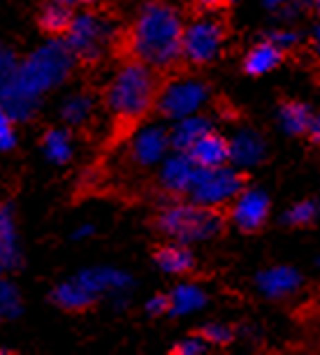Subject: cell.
Masks as SVG:
<instances>
[{
    "label": "cell",
    "mask_w": 320,
    "mask_h": 355,
    "mask_svg": "<svg viewBox=\"0 0 320 355\" xmlns=\"http://www.w3.org/2000/svg\"><path fill=\"white\" fill-rule=\"evenodd\" d=\"M313 49L320 53V26L316 28V33H313Z\"/></svg>",
    "instance_id": "36"
},
{
    "label": "cell",
    "mask_w": 320,
    "mask_h": 355,
    "mask_svg": "<svg viewBox=\"0 0 320 355\" xmlns=\"http://www.w3.org/2000/svg\"><path fill=\"white\" fill-rule=\"evenodd\" d=\"M209 96V89L202 82H172L160 91L156 110L168 119H184L190 116L199 105Z\"/></svg>",
    "instance_id": "7"
},
{
    "label": "cell",
    "mask_w": 320,
    "mask_h": 355,
    "mask_svg": "<svg viewBox=\"0 0 320 355\" xmlns=\"http://www.w3.org/2000/svg\"><path fill=\"white\" fill-rule=\"evenodd\" d=\"M246 186V174L230 167H202L190 196L197 205L221 207L232 198H239Z\"/></svg>",
    "instance_id": "6"
},
{
    "label": "cell",
    "mask_w": 320,
    "mask_h": 355,
    "mask_svg": "<svg viewBox=\"0 0 320 355\" xmlns=\"http://www.w3.org/2000/svg\"><path fill=\"white\" fill-rule=\"evenodd\" d=\"M199 172H202V167L195 163V158H193L190 153L177 151V156L170 158L168 163H165L163 172H160V186H163V191L170 193L172 198L186 196V193L193 191Z\"/></svg>",
    "instance_id": "9"
},
{
    "label": "cell",
    "mask_w": 320,
    "mask_h": 355,
    "mask_svg": "<svg viewBox=\"0 0 320 355\" xmlns=\"http://www.w3.org/2000/svg\"><path fill=\"white\" fill-rule=\"evenodd\" d=\"M15 121L8 116V114H3L0 116V146H3V151H10L12 146H15Z\"/></svg>",
    "instance_id": "30"
},
{
    "label": "cell",
    "mask_w": 320,
    "mask_h": 355,
    "mask_svg": "<svg viewBox=\"0 0 320 355\" xmlns=\"http://www.w3.org/2000/svg\"><path fill=\"white\" fill-rule=\"evenodd\" d=\"M267 211H269V200L263 191H244L242 196L235 198L232 218L242 232H256L263 227Z\"/></svg>",
    "instance_id": "11"
},
{
    "label": "cell",
    "mask_w": 320,
    "mask_h": 355,
    "mask_svg": "<svg viewBox=\"0 0 320 355\" xmlns=\"http://www.w3.org/2000/svg\"><path fill=\"white\" fill-rule=\"evenodd\" d=\"M278 121L288 135H306L313 125V114L304 103L297 100H285L278 107Z\"/></svg>",
    "instance_id": "17"
},
{
    "label": "cell",
    "mask_w": 320,
    "mask_h": 355,
    "mask_svg": "<svg viewBox=\"0 0 320 355\" xmlns=\"http://www.w3.org/2000/svg\"><path fill=\"white\" fill-rule=\"evenodd\" d=\"M153 258H156L158 267H163L165 272L170 274H186L193 270V256L190 251L186 249L184 244H165L160 246V249L153 253Z\"/></svg>",
    "instance_id": "20"
},
{
    "label": "cell",
    "mask_w": 320,
    "mask_h": 355,
    "mask_svg": "<svg viewBox=\"0 0 320 355\" xmlns=\"http://www.w3.org/2000/svg\"><path fill=\"white\" fill-rule=\"evenodd\" d=\"M158 77L149 65L130 61L125 63L107 91V107L114 116L116 137L128 135L158 105Z\"/></svg>",
    "instance_id": "3"
},
{
    "label": "cell",
    "mask_w": 320,
    "mask_h": 355,
    "mask_svg": "<svg viewBox=\"0 0 320 355\" xmlns=\"http://www.w3.org/2000/svg\"><path fill=\"white\" fill-rule=\"evenodd\" d=\"M204 351H206V341L199 337V334H195V337H190V339L179 341V344L172 348V353L175 355H202Z\"/></svg>",
    "instance_id": "29"
},
{
    "label": "cell",
    "mask_w": 320,
    "mask_h": 355,
    "mask_svg": "<svg viewBox=\"0 0 320 355\" xmlns=\"http://www.w3.org/2000/svg\"><path fill=\"white\" fill-rule=\"evenodd\" d=\"M172 146V137L165 128H146L132 139L128 158L135 167H149L153 163H158Z\"/></svg>",
    "instance_id": "10"
},
{
    "label": "cell",
    "mask_w": 320,
    "mask_h": 355,
    "mask_svg": "<svg viewBox=\"0 0 320 355\" xmlns=\"http://www.w3.org/2000/svg\"><path fill=\"white\" fill-rule=\"evenodd\" d=\"M318 216V205L313 200H306V202H297L292 209L283 216L285 225H309L313 223Z\"/></svg>",
    "instance_id": "26"
},
{
    "label": "cell",
    "mask_w": 320,
    "mask_h": 355,
    "mask_svg": "<svg viewBox=\"0 0 320 355\" xmlns=\"http://www.w3.org/2000/svg\"><path fill=\"white\" fill-rule=\"evenodd\" d=\"M211 130V123L204 116H184L177 123V128L170 132L172 137V149L188 153L199 137H204Z\"/></svg>",
    "instance_id": "16"
},
{
    "label": "cell",
    "mask_w": 320,
    "mask_h": 355,
    "mask_svg": "<svg viewBox=\"0 0 320 355\" xmlns=\"http://www.w3.org/2000/svg\"><path fill=\"white\" fill-rule=\"evenodd\" d=\"M225 218L218 207L209 205H170L158 214L156 227L177 242H197L221 234Z\"/></svg>",
    "instance_id": "4"
},
{
    "label": "cell",
    "mask_w": 320,
    "mask_h": 355,
    "mask_svg": "<svg viewBox=\"0 0 320 355\" xmlns=\"http://www.w3.org/2000/svg\"><path fill=\"white\" fill-rule=\"evenodd\" d=\"M79 279H82L93 293L107 291V288H121L130 284L128 277H123V274H118V272H112V270H89Z\"/></svg>",
    "instance_id": "25"
},
{
    "label": "cell",
    "mask_w": 320,
    "mask_h": 355,
    "mask_svg": "<svg viewBox=\"0 0 320 355\" xmlns=\"http://www.w3.org/2000/svg\"><path fill=\"white\" fill-rule=\"evenodd\" d=\"M96 300H98V293H93L82 279L61 284L51 293V302L58 304L65 311H86L96 304Z\"/></svg>",
    "instance_id": "13"
},
{
    "label": "cell",
    "mask_w": 320,
    "mask_h": 355,
    "mask_svg": "<svg viewBox=\"0 0 320 355\" xmlns=\"http://www.w3.org/2000/svg\"><path fill=\"white\" fill-rule=\"evenodd\" d=\"M170 309H172L170 295H156V297L146 304V311H149L151 316H163V313H170Z\"/></svg>",
    "instance_id": "31"
},
{
    "label": "cell",
    "mask_w": 320,
    "mask_h": 355,
    "mask_svg": "<svg viewBox=\"0 0 320 355\" xmlns=\"http://www.w3.org/2000/svg\"><path fill=\"white\" fill-rule=\"evenodd\" d=\"M65 42H68L77 61H82L84 65H91L100 61L107 44L114 46L116 31L109 19L93 15V12H86V15L75 17L70 33L65 35Z\"/></svg>",
    "instance_id": "5"
},
{
    "label": "cell",
    "mask_w": 320,
    "mask_h": 355,
    "mask_svg": "<svg viewBox=\"0 0 320 355\" xmlns=\"http://www.w3.org/2000/svg\"><path fill=\"white\" fill-rule=\"evenodd\" d=\"M72 21H75V17H72L70 12V5L65 3H49L44 5L42 12H39V28H42L46 35H53V37H65L72 28Z\"/></svg>",
    "instance_id": "18"
},
{
    "label": "cell",
    "mask_w": 320,
    "mask_h": 355,
    "mask_svg": "<svg viewBox=\"0 0 320 355\" xmlns=\"http://www.w3.org/2000/svg\"><path fill=\"white\" fill-rule=\"evenodd\" d=\"M75 53L65 40H51L19 63L15 75L3 79V114L12 121H28L37 112L39 96L70 75Z\"/></svg>",
    "instance_id": "2"
},
{
    "label": "cell",
    "mask_w": 320,
    "mask_h": 355,
    "mask_svg": "<svg viewBox=\"0 0 320 355\" xmlns=\"http://www.w3.org/2000/svg\"><path fill=\"white\" fill-rule=\"evenodd\" d=\"M65 5H86V3H93V0H61Z\"/></svg>",
    "instance_id": "37"
},
{
    "label": "cell",
    "mask_w": 320,
    "mask_h": 355,
    "mask_svg": "<svg viewBox=\"0 0 320 355\" xmlns=\"http://www.w3.org/2000/svg\"><path fill=\"white\" fill-rule=\"evenodd\" d=\"M292 0H265V5L269 10H288V5Z\"/></svg>",
    "instance_id": "35"
},
{
    "label": "cell",
    "mask_w": 320,
    "mask_h": 355,
    "mask_svg": "<svg viewBox=\"0 0 320 355\" xmlns=\"http://www.w3.org/2000/svg\"><path fill=\"white\" fill-rule=\"evenodd\" d=\"M283 53H285L283 46H278L276 42H272V40H265V42L256 44L244 58L246 75L260 77V75H265V72L274 70L276 65L283 61Z\"/></svg>",
    "instance_id": "15"
},
{
    "label": "cell",
    "mask_w": 320,
    "mask_h": 355,
    "mask_svg": "<svg viewBox=\"0 0 320 355\" xmlns=\"http://www.w3.org/2000/svg\"><path fill=\"white\" fill-rule=\"evenodd\" d=\"M311 3H313V8H316V10L320 12V0H311Z\"/></svg>",
    "instance_id": "38"
},
{
    "label": "cell",
    "mask_w": 320,
    "mask_h": 355,
    "mask_svg": "<svg viewBox=\"0 0 320 355\" xmlns=\"http://www.w3.org/2000/svg\"><path fill=\"white\" fill-rule=\"evenodd\" d=\"M186 28L175 8L163 0H149L128 31L118 33L114 49L151 70L170 72L184 56Z\"/></svg>",
    "instance_id": "1"
},
{
    "label": "cell",
    "mask_w": 320,
    "mask_h": 355,
    "mask_svg": "<svg viewBox=\"0 0 320 355\" xmlns=\"http://www.w3.org/2000/svg\"><path fill=\"white\" fill-rule=\"evenodd\" d=\"M269 40L285 49V46H290V44L297 42V35H292V33H274V35H269Z\"/></svg>",
    "instance_id": "32"
},
{
    "label": "cell",
    "mask_w": 320,
    "mask_h": 355,
    "mask_svg": "<svg viewBox=\"0 0 320 355\" xmlns=\"http://www.w3.org/2000/svg\"><path fill=\"white\" fill-rule=\"evenodd\" d=\"M0 227H3V270H17L19 267V253L15 244V225H12V214L10 207H3V216H0Z\"/></svg>",
    "instance_id": "24"
},
{
    "label": "cell",
    "mask_w": 320,
    "mask_h": 355,
    "mask_svg": "<svg viewBox=\"0 0 320 355\" xmlns=\"http://www.w3.org/2000/svg\"><path fill=\"white\" fill-rule=\"evenodd\" d=\"M302 279L292 267H274V270H267L258 274V288L263 291L267 297H285V295L295 293Z\"/></svg>",
    "instance_id": "14"
},
{
    "label": "cell",
    "mask_w": 320,
    "mask_h": 355,
    "mask_svg": "<svg viewBox=\"0 0 320 355\" xmlns=\"http://www.w3.org/2000/svg\"><path fill=\"white\" fill-rule=\"evenodd\" d=\"M197 334L206 344H216V346H228L232 337H235L230 327H223V325H202L197 330Z\"/></svg>",
    "instance_id": "27"
},
{
    "label": "cell",
    "mask_w": 320,
    "mask_h": 355,
    "mask_svg": "<svg viewBox=\"0 0 320 355\" xmlns=\"http://www.w3.org/2000/svg\"><path fill=\"white\" fill-rule=\"evenodd\" d=\"M170 300H172V309H170L172 316H184V313L195 311L206 302L204 293L195 286H179L177 291L170 295Z\"/></svg>",
    "instance_id": "22"
},
{
    "label": "cell",
    "mask_w": 320,
    "mask_h": 355,
    "mask_svg": "<svg viewBox=\"0 0 320 355\" xmlns=\"http://www.w3.org/2000/svg\"><path fill=\"white\" fill-rule=\"evenodd\" d=\"M3 316L5 318H15L19 311H21V302H19V293L17 288L8 284V281H3Z\"/></svg>",
    "instance_id": "28"
},
{
    "label": "cell",
    "mask_w": 320,
    "mask_h": 355,
    "mask_svg": "<svg viewBox=\"0 0 320 355\" xmlns=\"http://www.w3.org/2000/svg\"><path fill=\"white\" fill-rule=\"evenodd\" d=\"M188 153L199 167H221L232 158V144L223 135L209 130L204 137L197 139Z\"/></svg>",
    "instance_id": "12"
},
{
    "label": "cell",
    "mask_w": 320,
    "mask_h": 355,
    "mask_svg": "<svg viewBox=\"0 0 320 355\" xmlns=\"http://www.w3.org/2000/svg\"><path fill=\"white\" fill-rule=\"evenodd\" d=\"M195 3L204 10H218V8H223L228 0H195Z\"/></svg>",
    "instance_id": "33"
},
{
    "label": "cell",
    "mask_w": 320,
    "mask_h": 355,
    "mask_svg": "<svg viewBox=\"0 0 320 355\" xmlns=\"http://www.w3.org/2000/svg\"><path fill=\"white\" fill-rule=\"evenodd\" d=\"M309 137H311V142L320 144V116L313 119V125H311V130H309Z\"/></svg>",
    "instance_id": "34"
},
{
    "label": "cell",
    "mask_w": 320,
    "mask_h": 355,
    "mask_svg": "<svg viewBox=\"0 0 320 355\" xmlns=\"http://www.w3.org/2000/svg\"><path fill=\"white\" fill-rule=\"evenodd\" d=\"M225 40V28L218 21H195L186 28L184 35V56L190 63L204 65L218 56Z\"/></svg>",
    "instance_id": "8"
},
{
    "label": "cell",
    "mask_w": 320,
    "mask_h": 355,
    "mask_svg": "<svg viewBox=\"0 0 320 355\" xmlns=\"http://www.w3.org/2000/svg\"><path fill=\"white\" fill-rule=\"evenodd\" d=\"M93 112H96V105H93V98L86 96V93H77V96H72L65 100L63 105V119L68 121L70 125H86L89 123V119L93 116Z\"/></svg>",
    "instance_id": "21"
},
{
    "label": "cell",
    "mask_w": 320,
    "mask_h": 355,
    "mask_svg": "<svg viewBox=\"0 0 320 355\" xmlns=\"http://www.w3.org/2000/svg\"><path fill=\"white\" fill-rule=\"evenodd\" d=\"M265 158V144L258 132L242 130L232 142V160L237 165H256Z\"/></svg>",
    "instance_id": "19"
},
{
    "label": "cell",
    "mask_w": 320,
    "mask_h": 355,
    "mask_svg": "<svg viewBox=\"0 0 320 355\" xmlns=\"http://www.w3.org/2000/svg\"><path fill=\"white\" fill-rule=\"evenodd\" d=\"M42 146H44L46 158L53 160V163H65V160H70V156H72L68 130H58V128L49 130L42 139Z\"/></svg>",
    "instance_id": "23"
}]
</instances>
